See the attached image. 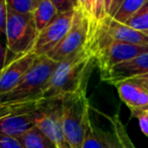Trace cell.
Listing matches in <instances>:
<instances>
[{"label": "cell", "instance_id": "cell-1", "mask_svg": "<svg viewBox=\"0 0 148 148\" xmlns=\"http://www.w3.org/2000/svg\"><path fill=\"white\" fill-rule=\"evenodd\" d=\"M95 66V56L87 45L82 51L58 64L43 92L42 99L62 97L66 94L87 90Z\"/></svg>", "mask_w": 148, "mask_h": 148}, {"label": "cell", "instance_id": "cell-2", "mask_svg": "<svg viewBox=\"0 0 148 148\" xmlns=\"http://www.w3.org/2000/svg\"><path fill=\"white\" fill-rule=\"evenodd\" d=\"M58 64L47 56L38 57L21 82L13 90L0 96V106L18 105L41 100Z\"/></svg>", "mask_w": 148, "mask_h": 148}, {"label": "cell", "instance_id": "cell-3", "mask_svg": "<svg viewBox=\"0 0 148 148\" xmlns=\"http://www.w3.org/2000/svg\"><path fill=\"white\" fill-rule=\"evenodd\" d=\"M62 129L72 148H82L87 125L91 119V106L87 90L62 96Z\"/></svg>", "mask_w": 148, "mask_h": 148}, {"label": "cell", "instance_id": "cell-4", "mask_svg": "<svg viewBox=\"0 0 148 148\" xmlns=\"http://www.w3.org/2000/svg\"><path fill=\"white\" fill-rule=\"evenodd\" d=\"M94 39L92 51L95 56L96 66L100 70V74L107 72L120 62L148 53V45L112 40L104 30L100 31Z\"/></svg>", "mask_w": 148, "mask_h": 148}, {"label": "cell", "instance_id": "cell-5", "mask_svg": "<svg viewBox=\"0 0 148 148\" xmlns=\"http://www.w3.org/2000/svg\"><path fill=\"white\" fill-rule=\"evenodd\" d=\"M38 33L32 13L20 14L7 8L6 45L13 58L31 53Z\"/></svg>", "mask_w": 148, "mask_h": 148}, {"label": "cell", "instance_id": "cell-6", "mask_svg": "<svg viewBox=\"0 0 148 148\" xmlns=\"http://www.w3.org/2000/svg\"><path fill=\"white\" fill-rule=\"evenodd\" d=\"M37 126L59 148H72L66 141L62 129V97L41 99L36 104Z\"/></svg>", "mask_w": 148, "mask_h": 148}, {"label": "cell", "instance_id": "cell-7", "mask_svg": "<svg viewBox=\"0 0 148 148\" xmlns=\"http://www.w3.org/2000/svg\"><path fill=\"white\" fill-rule=\"evenodd\" d=\"M37 102L0 106V132L19 138L31 127L35 126Z\"/></svg>", "mask_w": 148, "mask_h": 148}, {"label": "cell", "instance_id": "cell-8", "mask_svg": "<svg viewBox=\"0 0 148 148\" xmlns=\"http://www.w3.org/2000/svg\"><path fill=\"white\" fill-rule=\"evenodd\" d=\"M90 31V21L81 9H76L69 32L62 41L47 53L49 59L60 62L66 58L82 51L88 43Z\"/></svg>", "mask_w": 148, "mask_h": 148}, {"label": "cell", "instance_id": "cell-9", "mask_svg": "<svg viewBox=\"0 0 148 148\" xmlns=\"http://www.w3.org/2000/svg\"><path fill=\"white\" fill-rule=\"evenodd\" d=\"M75 12L76 9L58 14L55 19L38 33L36 42L31 53L38 57L47 56L51 53L69 32L73 24Z\"/></svg>", "mask_w": 148, "mask_h": 148}, {"label": "cell", "instance_id": "cell-10", "mask_svg": "<svg viewBox=\"0 0 148 148\" xmlns=\"http://www.w3.org/2000/svg\"><path fill=\"white\" fill-rule=\"evenodd\" d=\"M145 74H148V53L120 62L100 75L103 82L116 86L119 83L132 80Z\"/></svg>", "mask_w": 148, "mask_h": 148}, {"label": "cell", "instance_id": "cell-11", "mask_svg": "<svg viewBox=\"0 0 148 148\" xmlns=\"http://www.w3.org/2000/svg\"><path fill=\"white\" fill-rule=\"evenodd\" d=\"M38 56L33 53L21 55L12 60L0 73V96L13 90L31 69Z\"/></svg>", "mask_w": 148, "mask_h": 148}, {"label": "cell", "instance_id": "cell-12", "mask_svg": "<svg viewBox=\"0 0 148 148\" xmlns=\"http://www.w3.org/2000/svg\"><path fill=\"white\" fill-rule=\"evenodd\" d=\"M101 114L108 121V126L104 128L96 125L104 148H136L129 137L126 127L123 125L118 113L113 115Z\"/></svg>", "mask_w": 148, "mask_h": 148}, {"label": "cell", "instance_id": "cell-13", "mask_svg": "<svg viewBox=\"0 0 148 148\" xmlns=\"http://www.w3.org/2000/svg\"><path fill=\"white\" fill-rule=\"evenodd\" d=\"M98 26L103 28L106 34L116 41L132 43V45H148V34L139 31L127 24L121 23L110 16H106Z\"/></svg>", "mask_w": 148, "mask_h": 148}, {"label": "cell", "instance_id": "cell-14", "mask_svg": "<svg viewBox=\"0 0 148 148\" xmlns=\"http://www.w3.org/2000/svg\"><path fill=\"white\" fill-rule=\"evenodd\" d=\"M121 101L129 108L130 112L148 110V91L133 81H125L116 85Z\"/></svg>", "mask_w": 148, "mask_h": 148}, {"label": "cell", "instance_id": "cell-15", "mask_svg": "<svg viewBox=\"0 0 148 148\" xmlns=\"http://www.w3.org/2000/svg\"><path fill=\"white\" fill-rule=\"evenodd\" d=\"M17 139L23 148H59L37 126L31 127Z\"/></svg>", "mask_w": 148, "mask_h": 148}, {"label": "cell", "instance_id": "cell-16", "mask_svg": "<svg viewBox=\"0 0 148 148\" xmlns=\"http://www.w3.org/2000/svg\"><path fill=\"white\" fill-rule=\"evenodd\" d=\"M32 14L37 30L40 32L47 24L55 19L59 12L49 0H41L38 7L34 10Z\"/></svg>", "mask_w": 148, "mask_h": 148}, {"label": "cell", "instance_id": "cell-17", "mask_svg": "<svg viewBox=\"0 0 148 148\" xmlns=\"http://www.w3.org/2000/svg\"><path fill=\"white\" fill-rule=\"evenodd\" d=\"M148 2V0H124L120 8L112 18L121 22L126 23L132 16H134L143 6Z\"/></svg>", "mask_w": 148, "mask_h": 148}, {"label": "cell", "instance_id": "cell-18", "mask_svg": "<svg viewBox=\"0 0 148 148\" xmlns=\"http://www.w3.org/2000/svg\"><path fill=\"white\" fill-rule=\"evenodd\" d=\"M41 0H6L8 9L20 14L33 13Z\"/></svg>", "mask_w": 148, "mask_h": 148}, {"label": "cell", "instance_id": "cell-19", "mask_svg": "<svg viewBox=\"0 0 148 148\" xmlns=\"http://www.w3.org/2000/svg\"><path fill=\"white\" fill-rule=\"evenodd\" d=\"M82 148H104L100 135L98 133L97 126L92 122L91 119L87 125Z\"/></svg>", "mask_w": 148, "mask_h": 148}, {"label": "cell", "instance_id": "cell-20", "mask_svg": "<svg viewBox=\"0 0 148 148\" xmlns=\"http://www.w3.org/2000/svg\"><path fill=\"white\" fill-rule=\"evenodd\" d=\"M125 24L148 34V2Z\"/></svg>", "mask_w": 148, "mask_h": 148}, {"label": "cell", "instance_id": "cell-21", "mask_svg": "<svg viewBox=\"0 0 148 148\" xmlns=\"http://www.w3.org/2000/svg\"><path fill=\"white\" fill-rule=\"evenodd\" d=\"M6 22H7V4H6V0H0V40L4 45L7 43L6 41Z\"/></svg>", "mask_w": 148, "mask_h": 148}, {"label": "cell", "instance_id": "cell-22", "mask_svg": "<svg viewBox=\"0 0 148 148\" xmlns=\"http://www.w3.org/2000/svg\"><path fill=\"white\" fill-rule=\"evenodd\" d=\"M0 148H23L20 141L15 137L0 132Z\"/></svg>", "mask_w": 148, "mask_h": 148}, {"label": "cell", "instance_id": "cell-23", "mask_svg": "<svg viewBox=\"0 0 148 148\" xmlns=\"http://www.w3.org/2000/svg\"><path fill=\"white\" fill-rule=\"evenodd\" d=\"M49 1L57 8L59 14L66 13V12L76 9V5L73 2V0H49Z\"/></svg>", "mask_w": 148, "mask_h": 148}, {"label": "cell", "instance_id": "cell-24", "mask_svg": "<svg viewBox=\"0 0 148 148\" xmlns=\"http://www.w3.org/2000/svg\"><path fill=\"white\" fill-rule=\"evenodd\" d=\"M131 115H132V117L136 118L137 120H138L139 126H140V129H141V131H142V133L146 137H148V121H147V119L145 118V116L143 115V112L133 111V112H131Z\"/></svg>", "mask_w": 148, "mask_h": 148}, {"label": "cell", "instance_id": "cell-25", "mask_svg": "<svg viewBox=\"0 0 148 148\" xmlns=\"http://www.w3.org/2000/svg\"><path fill=\"white\" fill-rule=\"evenodd\" d=\"M9 62V51L6 45L0 40V73Z\"/></svg>", "mask_w": 148, "mask_h": 148}, {"label": "cell", "instance_id": "cell-26", "mask_svg": "<svg viewBox=\"0 0 148 148\" xmlns=\"http://www.w3.org/2000/svg\"><path fill=\"white\" fill-rule=\"evenodd\" d=\"M124 0H112V4H111V8H110V12L109 15L110 17H113L114 15L116 14V12L118 11V9L120 8L121 4L123 3Z\"/></svg>", "mask_w": 148, "mask_h": 148}, {"label": "cell", "instance_id": "cell-27", "mask_svg": "<svg viewBox=\"0 0 148 148\" xmlns=\"http://www.w3.org/2000/svg\"><path fill=\"white\" fill-rule=\"evenodd\" d=\"M131 81L138 83L139 85H141L142 87H144V88L148 91V74H145V75H142V76L136 77V78L132 79Z\"/></svg>", "mask_w": 148, "mask_h": 148}, {"label": "cell", "instance_id": "cell-28", "mask_svg": "<svg viewBox=\"0 0 148 148\" xmlns=\"http://www.w3.org/2000/svg\"><path fill=\"white\" fill-rule=\"evenodd\" d=\"M85 3H86V0H77L76 9H81L83 11L85 7Z\"/></svg>", "mask_w": 148, "mask_h": 148}, {"label": "cell", "instance_id": "cell-29", "mask_svg": "<svg viewBox=\"0 0 148 148\" xmlns=\"http://www.w3.org/2000/svg\"><path fill=\"white\" fill-rule=\"evenodd\" d=\"M111 4H112V0H105V11H106L107 16L109 15L110 8H111Z\"/></svg>", "mask_w": 148, "mask_h": 148}, {"label": "cell", "instance_id": "cell-30", "mask_svg": "<svg viewBox=\"0 0 148 148\" xmlns=\"http://www.w3.org/2000/svg\"><path fill=\"white\" fill-rule=\"evenodd\" d=\"M143 115L145 116V118H146V119H147V121H148V110H147V111H144V112H143Z\"/></svg>", "mask_w": 148, "mask_h": 148}, {"label": "cell", "instance_id": "cell-31", "mask_svg": "<svg viewBox=\"0 0 148 148\" xmlns=\"http://www.w3.org/2000/svg\"><path fill=\"white\" fill-rule=\"evenodd\" d=\"M73 2H74V3H75V5L77 6V0H73Z\"/></svg>", "mask_w": 148, "mask_h": 148}]
</instances>
